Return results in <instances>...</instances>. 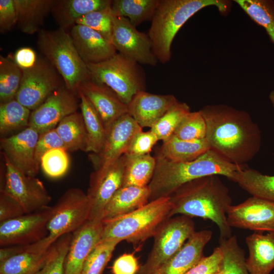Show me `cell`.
Listing matches in <instances>:
<instances>
[{"mask_svg":"<svg viewBox=\"0 0 274 274\" xmlns=\"http://www.w3.org/2000/svg\"><path fill=\"white\" fill-rule=\"evenodd\" d=\"M200 111L206 121V138L211 150L239 165L259 152L261 131L248 112L224 104L206 105Z\"/></svg>","mask_w":274,"mask_h":274,"instance_id":"obj_1","label":"cell"},{"mask_svg":"<svg viewBox=\"0 0 274 274\" xmlns=\"http://www.w3.org/2000/svg\"><path fill=\"white\" fill-rule=\"evenodd\" d=\"M169 197L172 204L170 217L184 215L209 220L217 225L220 238L232 236L227 212L232 201L228 188L219 176H206L187 182Z\"/></svg>","mask_w":274,"mask_h":274,"instance_id":"obj_2","label":"cell"},{"mask_svg":"<svg viewBox=\"0 0 274 274\" xmlns=\"http://www.w3.org/2000/svg\"><path fill=\"white\" fill-rule=\"evenodd\" d=\"M155 158V172L148 185L149 201L169 197L183 184L206 176H223L233 181L237 172L244 167L229 162L211 149L189 161H173L158 155Z\"/></svg>","mask_w":274,"mask_h":274,"instance_id":"obj_3","label":"cell"},{"mask_svg":"<svg viewBox=\"0 0 274 274\" xmlns=\"http://www.w3.org/2000/svg\"><path fill=\"white\" fill-rule=\"evenodd\" d=\"M231 3L226 0H159L147 34L158 61L165 64L170 60L171 46L176 35L196 13L213 6L220 14L226 15Z\"/></svg>","mask_w":274,"mask_h":274,"instance_id":"obj_4","label":"cell"},{"mask_svg":"<svg viewBox=\"0 0 274 274\" xmlns=\"http://www.w3.org/2000/svg\"><path fill=\"white\" fill-rule=\"evenodd\" d=\"M172 209L170 197H161L124 215L102 220L101 240L125 241L133 245L143 243L153 236L170 218Z\"/></svg>","mask_w":274,"mask_h":274,"instance_id":"obj_5","label":"cell"},{"mask_svg":"<svg viewBox=\"0 0 274 274\" xmlns=\"http://www.w3.org/2000/svg\"><path fill=\"white\" fill-rule=\"evenodd\" d=\"M37 44L44 57L60 75L66 87L78 95L80 86L91 77L70 33L60 28L42 29L39 32Z\"/></svg>","mask_w":274,"mask_h":274,"instance_id":"obj_6","label":"cell"},{"mask_svg":"<svg viewBox=\"0 0 274 274\" xmlns=\"http://www.w3.org/2000/svg\"><path fill=\"white\" fill-rule=\"evenodd\" d=\"M87 66L91 80L110 88L126 105L136 93L145 90L146 75L140 64L118 52L107 60Z\"/></svg>","mask_w":274,"mask_h":274,"instance_id":"obj_7","label":"cell"},{"mask_svg":"<svg viewBox=\"0 0 274 274\" xmlns=\"http://www.w3.org/2000/svg\"><path fill=\"white\" fill-rule=\"evenodd\" d=\"M191 218L184 215L172 217L164 221L154 235V243L145 262L138 274H151L176 253L195 232Z\"/></svg>","mask_w":274,"mask_h":274,"instance_id":"obj_8","label":"cell"},{"mask_svg":"<svg viewBox=\"0 0 274 274\" xmlns=\"http://www.w3.org/2000/svg\"><path fill=\"white\" fill-rule=\"evenodd\" d=\"M52 207L47 224L48 235L44 238L51 246L63 235L72 233L87 220L90 203L86 193L80 188L67 190Z\"/></svg>","mask_w":274,"mask_h":274,"instance_id":"obj_9","label":"cell"},{"mask_svg":"<svg viewBox=\"0 0 274 274\" xmlns=\"http://www.w3.org/2000/svg\"><path fill=\"white\" fill-rule=\"evenodd\" d=\"M22 72L15 99L31 111L64 84H62L64 82L60 75L45 57H38L32 67L22 70Z\"/></svg>","mask_w":274,"mask_h":274,"instance_id":"obj_10","label":"cell"},{"mask_svg":"<svg viewBox=\"0 0 274 274\" xmlns=\"http://www.w3.org/2000/svg\"><path fill=\"white\" fill-rule=\"evenodd\" d=\"M5 165L4 182L1 191L15 199L25 214L49 206L52 197L39 178L28 176L15 167L3 155Z\"/></svg>","mask_w":274,"mask_h":274,"instance_id":"obj_11","label":"cell"},{"mask_svg":"<svg viewBox=\"0 0 274 274\" xmlns=\"http://www.w3.org/2000/svg\"><path fill=\"white\" fill-rule=\"evenodd\" d=\"M52 213V207L48 206L0 223L1 247L29 245L46 237Z\"/></svg>","mask_w":274,"mask_h":274,"instance_id":"obj_12","label":"cell"},{"mask_svg":"<svg viewBox=\"0 0 274 274\" xmlns=\"http://www.w3.org/2000/svg\"><path fill=\"white\" fill-rule=\"evenodd\" d=\"M126 158L125 154L108 166L91 174L86 193L90 203L89 220H101L106 206L122 186Z\"/></svg>","mask_w":274,"mask_h":274,"instance_id":"obj_13","label":"cell"},{"mask_svg":"<svg viewBox=\"0 0 274 274\" xmlns=\"http://www.w3.org/2000/svg\"><path fill=\"white\" fill-rule=\"evenodd\" d=\"M111 43L118 53L138 63L156 65L158 60L148 36L139 31L129 20L113 15Z\"/></svg>","mask_w":274,"mask_h":274,"instance_id":"obj_14","label":"cell"},{"mask_svg":"<svg viewBox=\"0 0 274 274\" xmlns=\"http://www.w3.org/2000/svg\"><path fill=\"white\" fill-rule=\"evenodd\" d=\"M78 99V95L63 85L31 112L28 126L39 134L55 128L64 118L77 112Z\"/></svg>","mask_w":274,"mask_h":274,"instance_id":"obj_15","label":"cell"},{"mask_svg":"<svg viewBox=\"0 0 274 274\" xmlns=\"http://www.w3.org/2000/svg\"><path fill=\"white\" fill-rule=\"evenodd\" d=\"M227 221L230 227L274 232V202L252 196L231 206L227 212Z\"/></svg>","mask_w":274,"mask_h":274,"instance_id":"obj_16","label":"cell"},{"mask_svg":"<svg viewBox=\"0 0 274 274\" xmlns=\"http://www.w3.org/2000/svg\"><path fill=\"white\" fill-rule=\"evenodd\" d=\"M141 130L142 128L129 113L115 121L107 131L102 150L89 155L95 170L108 166L127 153L133 138Z\"/></svg>","mask_w":274,"mask_h":274,"instance_id":"obj_17","label":"cell"},{"mask_svg":"<svg viewBox=\"0 0 274 274\" xmlns=\"http://www.w3.org/2000/svg\"><path fill=\"white\" fill-rule=\"evenodd\" d=\"M39 133L28 126L10 136L1 138L2 154L25 174L36 177L40 165L35 157V149Z\"/></svg>","mask_w":274,"mask_h":274,"instance_id":"obj_18","label":"cell"},{"mask_svg":"<svg viewBox=\"0 0 274 274\" xmlns=\"http://www.w3.org/2000/svg\"><path fill=\"white\" fill-rule=\"evenodd\" d=\"M102 229V220H88L72 233L63 274L81 273L86 259L101 240Z\"/></svg>","mask_w":274,"mask_h":274,"instance_id":"obj_19","label":"cell"},{"mask_svg":"<svg viewBox=\"0 0 274 274\" xmlns=\"http://www.w3.org/2000/svg\"><path fill=\"white\" fill-rule=\"evenodd\" d=\"M79 90L96 110L107 131L115 121L128 113L127 105L104 84L90 80L83 83Z\"/></svg>","mask_w":274,"mask_h":274,"instance_id":"obj_20","label":"cell"},{"mask_svg":"<svg viewBox=\"0 0 274 274\" xmlns=\"http://www.w3.org/2000/svg\"><path fill=\"white\" fill-rule=\"evenodd\" d=\"M70 34L78 53L86 64L104 61L117 53L111 42L85 25H75Z\"/></svg>","mask_w":274,"mask_h":274,"instance_id":"obj_21","label":"cell"},{"mask_svg":"<svg viewBox=\"0 0 274 274\" xmlns=\"http://www.w3.org/2000/svg\"><path fill=\"white\" fill-rule=\"evenodd\" d=\"M179 100L170 94H156L140 91L127 105L128 113L142 127H151Z\"/></svg>","mask_w":274,"mask_h":274,"instance_id":"obj_22","label":"cell"},{"mask_svg":"<svg viewBox=\"0 0 274 274\" xmlns=\"http://www.w3.org/2000/svg\"><path fill=\"white\" fill-rule=\"evenodd\" d=\"M210 230L195 231L180 250L151 274H185L203 256V249L211 240Z\"/></svg>","mask_w":274,"mask_h":274,"instance_id":"obj_23","label":"cell"},{"mask_svg":"<svg viewBox=\"0 0 274 274\" xmlns=\"http://www.w3.org/2000/svg\"><path fill=\"white\" fill-rule=\"evenodd\" d=\"M246 243L249 274H270L274 269V232H254L247 236Z\"/></svg>","mask_w":274,"mask_h":274,"instance_id":"obj_24","label":"cell"},{"mask_svg":"<svg viewBox=\"0 0 274 274\" xmlns=\"http://www.w3.org/2000/svg\"><path fill=\"white\" fill-rule=\"evenodd\" d=\"M148 186H122L114 194L106 206L101 220H108L129 213L149 202Z\"/></svg>","mask_w":274,"mask_h":274,"instance_id":"obj_25","label":"cell"},{"mask_svg":"<svg viewBox=\"0 0 274 274\" xmlns=\"http://www.w3.org/2000/svg\"><path fill=\"white\" fill-rule=\"evenodd\" d=\"M111 3V0L55 1L51 13L60 28L65 30L83 16L109 7Z\"/></svg>","mask_w":274,"mask_h":274,"instance_id":"obj_26","label":"cell"},{"mask_svg":"<svg viewBox=\"0 0 274 274\" xmlns=\"http://www.w3.org/2000/svg\"><path fill=\"white\" fill-rule=\"evenodd\" d=\"M55 1L14 0L19 29L28 35L42 30L45 19L51 12Z\"/></svg>","mask_w":274,"mask_h":274,"instance_id":"obj_27","label":"cell"},{"mask_svg":"<svg viewBox=\"0 0 274 274\" xmlns=\"http://www.w3.org/2000/svg\"><path fill=\"white\" fill-rule=\"evenodd\" d=\"M211 149L205 138L194 140H183L173 135L161 147L160 156L169 160L185 162L193 160Z\"/></svg>","mask_w":274,"mask_h":274,"instance_id":"obj_28","label":"cell"},{"mask_svg":"<svg viewBox=\"0 0 274 274\" xmlns=\"http://www.w3.org/2000/svg\"><path fill=\"white\" fill-rule=\"evenodd\" d=\"M78 96L87 136L86 152L98 153L105 145L107 131L98 113L80 90Z\"/></svg>","mask_w":274,"mask_h":274,"instance_id":"obj_29","label":"cell"},{"mask_svg":"<svg viewBox=\"0 0 274 274\" xmlns=\"http://www.w3.org/2000/svg\"><path fill=\"white\" fill-rule=\"evenodd\" d=\"M126 155L122 186H148L155 172V157L150 154L143 155L126 154Z\"/></svg>","mask_w":274,"mask_h":274,"instance_id":"obj_30","label":"cell"},{"mask_svg":"<svg viewBox=\"0 0 274 274\" xmlns=\"http://www.w3.org/2000/svg\"><path fill=\"white\" fill-rule=\"evenodd\" d=\"M252 196L274 202V175H264L253 168L243 167L233 181Z\"/></svg>","mask_w":274,"mask_h":274,"instance_id":"obj_31","label":"cell"},{"mask_svg":"<svg viewBox=\"0 0 274 274\" xmlns=\"http://www.w3.org/2000/svg\"><path fill=\"white\" fill-rule=\"evenodd\" d=\"M55 128L67 150L86 152L87 136L81 112H76L67 116Z\"/></svg>","mask_w":274,"mask_h":274,"instance_id":"obj_32","label":"cell"},{"mask_svg":"<svg viewBox=\"0 0 274 274\" xmlns=\"http://www.w3.org/2000/svg\"><path fill=\"white\" fill-rule=\"evenodd\" d=\"M0 262V274H35L45 264L49 249L43 252L27 250Z\"/></svg>","mask_w":274,"mask_h":274,"instance_id":"obj_33","label":"cell"},{"mask_svg":"<svg viewBox=\"0 0 274 274\" xmlns=\"http://www.w3.org/2000/svg\"><path fill=\"white\" fill-rule=\"evenodd\" d=\"M159 0H114L111 8L114 15L127 18L135 27L151 20Z\"/></svg>","mask_w":274,"mask_h":274,"instance_id":"obj_34","label":"cell"},{"mask_svg":"<svg viewBox=\"0 0 274 274\" xmlns=\"http://www.w3.org/2000/svg\"><path fill=\"white\" fill-rule=\"evenodd\" d=\"M218 247L222 253L221 274H249L245 251L239 246L236 236L219 238Z\"/></svg>","mask_w":274,"mask_h":274,"instance_id":"obj_35","label":"cell"},{"mask_svg":"<svg viewBox=\"0 0 274 274\" xmlns=\"http://www.w3.org/2000/svg\"><path fill=\"white\" fill-rule=\"evenodd\" d=\"M31 111L17 100L0 104V134L2 138L28 126Z\"/></svg>","mask_w":274,"mask_h":274,"instance_id":"obj_36","label":"cell"},{"mask_svg":"<svg viewBox=\"0 0 274 274\" xmlns=\"http://www.w3.org/2000/svg\"><path fill=\"white\" fill-rule=\"evenodd\" d=\"M255 23L262 26L274 45V1H234Z\"/></svg>","mask_w":274,"mask_h":274,"instance_id":"obj_37","label":"cell"},{"mask_svg":"<svg viewBox=\"0 0 274 274\" xmlns=\"http://www.w3.org/2000/svg\"><path fill=\"white\" fill-rule=\"evenodd\" d=\"M23 72L11 57L0 55V104L15 99Z\"/></svg>","mask_w":274,"mask_h":274,"instance_id":"obj_38","label":"cell"},{"mask_svg":"<svg viewBox=\"0 0 274 274\" xmlns=\"http://www.w3.org/2000/svg\"><path fill=\"white\" fill-rule=\"evenodd\" d=\"M190 112V108L186 103L179 101L151 127L150 130L159 140L165 142L173 135L178 125Z\"/></svg>","mask_w":274,"mask_h":274,"instance_id":"obj_39","label":"cell"},{"mask_svg":"<svg viewBox=\"0 0 274 274\" xmlns=\"http://www.w3.org/2000/svg\"><path fill=\"white\" fill-rule=\"evenodd\" d=\"M119 241L101 240L86 259L81 274H102Z\"/></svg>","mask_w":274,"mask_h":274,"instance_id":"obj_40","label":"cell"},{"mask_svg":"<svg viewBox=\"0 0 274 274\" xmlns=\"http://www.w3.org/2000/svg\"><path fill=\"white\" fill-rule=\"evenodd\" d=\"M72 236V233L66 234L53 243L49 248V255L45 264L35 274H63Z\"/></svg>","mask_w":274,"mask_h":274,"instance_id":"obj_41","label":"cell"},{"mask_svg":"<svg viewBox=\"0 0 274 274\" xmlns=\"http://www.w3.org/2000/svg\"><path fill=\"white\" fill-rule=\"evenodd\" d=\"M207 125L200 111L190 112L183 119L173 135L183 140H194L206 138Z\"/></svg>","mask_w":274,"mask_h":274,"instance_id":"obj_42","label":"cell"},{"mask_svg":"<svg viewBox=\"0 0 274 274\" xmlns=\"http://www.w3.org/2000/svg\"><path fill=\"white\" fill-rule=\"evenodd\" d=\"M67 151L64 148H54L48 151L42 156L40 167L47 176L57 179L66 173L70 166Z\"/></svg>","mask_w":274,"mask_h":274,"instance_id":"obj_43","label":"cell"},{"mask_svg":"<svg viewBox=\"0 0 274 274\" xmlns=\"http://www.w3.org/2000/svg\"><path fill=\"white\" fill-rule=\"evenodd\" d=\"M113 17L111 6L90 12L79 19L76 24L87 26L97 31L111 42L113 32Z\"/></svg>","mask_w":274,"mask_h":274,"instance_id":"obj_44","label":"cell"},{"mask_svg":"<svg viewBox=\"0 0 274 274\" xmlns=\"http://www.w3.org/2000/svg\"><path fill=\"white\" fill-rule=\"evenodd\" d=\"M159 141L156 135L151 130L138 132L133 138L126 154L143 155L149 154Z\"/></svg>","mask_w":274,"mask_h":274,"instance_id":"obj_45","label":"cell"},{"mask_svg":"<svg viewBox=\"0 0 274 274\" xmlns=\"http://www.w3.org/2000/svg\"><path fill=\"white\" fill-rule=\"evenodd\" d=\"M222 253L219 247L208 256H203L185 274H215L220 271Z\"/></svg>","mask_w":274,"mask_h":274,"instance_id":"obj_46","label":"cell"},{"mask_svg":"<svg viewBox=\"0 0 274 274\" xmlns=\"http://www.w3.org/2000/svg\"><path fill=\"white\" fill-rule=\"evenodd\" d=\"M58 148L66 149L64 143L57 133L55 128L39 134L35 149L36 160L40 165L41 157L46 152L52 149Z\"/></svg>","mask_w":274,"mask_h":274,"instance_id":"obj_47","label":"cell"},{"mask_svg":"<svg viewBox=\"0 0 274 274\" xmlns=\"http://www.w3.org/2000/svg\"><path fill=\"white\" fill-rule=\"evenodd\" d=\"M25 214L21 204L13 197L0 191V223Z\"/></svg>","mask_w":274,"mask_h":274,"instance_id":"obj_48","label":"cell"},{"mask_svg":"<svg viewBox=\"0 0 274 274\" xmlns=\"http://www.w3.org/2000/svg\"><path fill=\"white\" fill-rule=\"evenodd\" d=\"M17 24V15L14 0L0 1V31L5 33Z\"/></svg>","mask_w":274,"mask_h":274,"instance_id":"obj_49","label":"cell"},{"mask_svg":"<svg viewBox=\"0 0 274 274\" xmlns=\"http://www.w3.org/2000/svg\"><path fill=\"white\" fill-rule=\"evenodd\" d=\"M139 268L135 257L132 254L125 253L115 260L112 272L113 274H137Z\"/></svg>","mask_w":274,"mask_h":274,"instance_id":"obj_50","label":"cell"},{"mask_svg":"<svg viewBox=\"0 0 274 274\" xmlns=\"http://www.w3.org/2000/svg\"><path fill=\"white\" fill-rule=\"evenodd\" d=\"M38 57L35 51L30 47H22L18 49L12 58L16 64L22 70L32 67Z\"/></svg>","mask_w":274,"mask_h":274,"instance_id":"obj_51","label":"cell"},{"mask_svg":"<svg viewBox=\"0 0 274 274\" xmlns=\"http://www.w3.org/2000/svg\"><path fill=\"white\" fill-rule=\"evenodd\" d=\"M25 250L24 246L16 245L3 247L0 249V262Z\"/></svg>","mask_w":274,"mask_h":274,"instance_id":"obj_52","label":"cell"},{"mask_svg":"<svg viewBox=\"0 0 274 274\" xmlns=\"http://www.w3.org/2000/svg\"><path fill=\"white\" fill-rule=\"evenodd\" d=\"M268 97H269V99L274 109V90L270 91Z\"/></svg>","mask_w":274,"mask_h":274,"instance_id":"obj_53","label":"cell"},{"mask_svg":"<svg viewBox=\"0 0 274 274\" xmlns=\"http://www.w3.org/2000/svg\"><path fill=\"white\" fill-rule=\"evenodd\" d=\"M215 274H221V271H220L219 272L216 273Z\"/></svg>","mask_w":274,"mask_h":274,"instance_id":"obj_54","label":"cell"}]
</instances>
